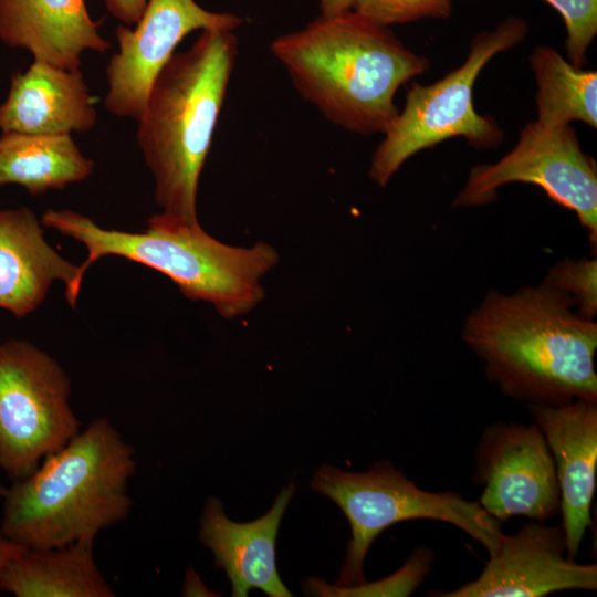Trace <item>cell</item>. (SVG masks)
Wrapping results in <instances>:
<instances>
[{"label":"cell","instance_id":"ac0fdd59","mask_svg":"<svg viewBox=\"0 0 597 597\" xmlns=\"http://www.w3.org/2000/svg\"><path fill=\"white\" fill-rule=\"evenodd\" d=\"M94 541L28 549L0 573V590L15 597H114L94 558Z\"/></svg>","mask_w":597,"mask_h":597},{"label":"cell","instance_id":"cb8c5ba5","mask_svg":"<svg viewBox=\"0 0 597 597\" xmlns=\"http://www.w3.org/2000/svg\"><path fill=\"white\" fill-rule=\"evenodd\" d=\"M562 14L567 38L565 48L574 66L586 63V51L597 33V0H545Z\"/></svg>","mask_w":597,"mask_h":597},{"label":"cell","instance_id":"7c38bea8","mask_svg":"<svg viewBox=\"0 0 597 597\" xmlns=\"http://www.w3.org/2000/svg\"><path fill=\"white\" fill-rule=\"evenodd\" d=\"M597 590V565L567 554L562 523L534 521L503 534L480 576L461 587L429 594L440 597H542L564 590Z\"/></svg>","mask_w":597,"mask_h":597},{"label":"cell","instance_id":"603a6c76","mask_svg":"<svg viewBox=\"0 0 597 597\" xmlns=\"http://www.w3.org/2000/svg\"><path fill=\"white\" fill-rule=\"evenodd\" d=\"M355 12L369 21L388 27L422 18H448L451 0H356Z\"/></svg>","mask_w":597,"mask_h":597},{"label":"cell","instance_id":"484cf974","mask_svg":"<svg viewBox=\"0 0 597 597\" xmlns=\"http://www.w3.org/2000/svg\"><path fill=\"white\" fill-rule=\"evenodd\" d=\"M27 551L28 548L17 544L0 532V573L9 562Z\"/></svg>","mask_w":597,"mask_h":597},{"label":"cell","instance_id":"4fadbf2b","mask_svg":"<svg viewBox=\"0 0 597 597\" xmlns=\"http://www.w3.org/2000/svg\"><path fill=\"white\" fill-rule=\"evenodd\" d=\"M555 463L567 554L574 558L591 526L597 470V400L526 405Z\"/></svg>","mask_w":597,"mask_h":597},{"label":"cell","instance_id":"6da1fadb","mask_svg":"<svg viewBox=\"0 0 597 597\" xmlns=\"http://www.w3.org/2000/svg\"><path fill=\"white\" fill-rule=\"evenodd\" d=\"M462 339L488 379L528 404L597 400V324L572 298L544 283L513 293L490 290L465 318Z\"/></svg>","mask_w":597,"mask_h":597},{"label":"cell","instance_id":"2e32d148","mask_svg":"<svg viewBox=\"0 0 597 597\" xmlns=\"http://www.w3.org/2000/svg\"><path fill=\"white\" fill-rule=\"evenodd\" d=\"M97 119L95 100L83 74L34 59L11 78L0 104L2 133L63 135L91 130Z\"/></svg>","mask_w":597,"mask_h":597},{"label":"cell","instance_id":"5b68a950","mask_svg":"<svg viewBox=\"0 0 597 597\" xmlns=\"http://www.w3.org/2000/svg\"><path fill=\"white\" fill-rule=\"evenodd\" d=\"M41 222L85 245L87 256L78 265L82 280L101 258L122 256L165 274L187 298L211 304L227 320L259 305L264 298L261 280L279 262L269 243L230 245L208 234L199 223L178 221L161 212L148 219L143 232L104 229L72 210L48 209Z\"/></svg>","mask_w":597,"mask_h":597},{"label":"cell","instance_id":"9a60e30c","mask_svg":"<svg viewBox=\"0 0 597 597\" xmlns=\"http://www.w3.org/2000/svg\"><path fill=\"white\" fill-rule=\"evenodd\" d=\"M294 493V484L283 488L266 514L245 523L228 519L222 503L208 498L199 538L213 553L216 567L224 569L233 597H245L251 588L261 589L270 597L292 596L276 570L275 542Z\"/></svg>","mask_w":597,"mask_h":597},{"label":"cell","instance_id":"277c9868","mask_svg":"<svg viewBox=\"0 0 597 597\" xmlns=\"http://www.w3.org/2000/svg\"><path fill=\"white\" fill-rule=\"evenodd\" d=\"M238 55L231 30H202L159 71L138 117L137 143L155 182L161 213L199 223L200 174Z\"/></svg>","mask_w":597,"mask_h":597},{"label":"cell","instance_id":"44dd1931","mask_svg":"<svg viewBox=\"0 0 597 597\" xmlns=\"http://www.w3.org/2000/svg\"><path fill=\"white\" fill-rule=\"evenodd\" d=\"M432 561V552L421 547L412 553L397 573L380 582L341 587L310 578L304 587L305 591L317 596H409L429 574Z\"/></svg>","mask_w":597,"mask_h":597},{"label":"cell","instance_id":"ba28073f","mask_svg":"<svg viewBox=\"0 0 597 597\" xmlns=\"http://www.w3.org/2000/svg\"><path fill=\"white\" fill-rule=\"evenodd\" d=\"M71 380L48 353L23 339L0 343V469L30 475L80 432Z\"/></svg>","mask_w":597,"mask_h":597},{"label":"cell","instance_id":"30bf717a","mask_svg":"<svg viewBox=\"0 0 597 597\" xmlns=\"http://www.w3.org/2000/svg\"><path fill=\"white\" fill-rule=\"evenodd\" d=\"M475 484L481 506L500 522L526 516L545 522L561 506L555 463L535 422H494L484 428L475 449Z\"/></svg>","mask_w":597,"mask_h":597},{"label":"cell","instance_id":"d4e9b609","mask_svg":"<svg viewBox=\"0 0 597 597\" xmlns=\"http://www.w3.org/2000/svg\"><path fill=\"white\" fill-rule=\"evenodd\" d=\"M109 13L127 25H134L139 20L147 0H105Z\"/></svg>","mask_w":597,"mask_h":597},{"label":"cell","instance_id":"ffe728a7","mask_svg":"<svg viewBox=\"0 0 597 597\" xmlns=\"http://www.w3.org/2000/svg\"><path fill=\"white\" fill-rule=\"evenodd\" d=\"M537 94V119L544 127L580 121L597 127V73L568 63L557 51L537 46L530 56Z\"/></svg>","mask_w":597,"mask_h":597},{"label":"cell","instance_id":"e0dca14e","mask_svg":"<svg viewBox=\"0 0 597 597\" xmlns=\"http://www.w3.org/2000/svg\"><path fill=\"white\" fill-rule=\"evenodd\" d=\"M98 25L85 0H0V39L57 67L77 70L83 52L109 50Z\"/></svg>","mask_w":597,"mask_h":597},{"label":"cell","instance_id":"3957f363","mask_svg":"<svg viewBox=\"0 0 597 597\" xmlns=\"http://www.w3.org/2000/svg\"><path fill=\"white\" fill-rule=\"evenodd\" d=\"M135 472L134 448L97 418L6 489L0 532L28 549L94 541L129 515Z\"/></svg>","mask_w":597,"mask_h":597},{"label":"cell","instance_id":"83f0119b","mask_svg":"<svg viewBox=\"0 0 597 597\" xmlns=\"http://www.w3.org/2000/svg\"><path fill=\"white\" fill-rule=\"evenodd\" d=\"M356 0H320L322 15L332 17L353 10Z\"/></svg>","mask_w":597,"mask_h":597},{"label":"cell","instance_id":"5bb4252c","mask_svg":"<svg viewBox=\"0 0 597 597\" xmlns=\"http://www.w3.org/2000/svg\"><path fill=\"white\" fill-rule=\"evenodd\" d=\"M43 227L27 207L0 209V308L18 318L38 308L56 281L64 284L70 306H76L83 281L78 265L45 241Z\"/></svg>","mask_w":597,"mask_h":597},{"label":"cell","instance_id":"8fae6325","mask_svg":"<svg viewBox=\"0 0 597 597\" xmlns=\"http://www.w3.org/2000/svg\"><path fill=\"white\" fill-rule=\"evenodd\" d=\"M241 23L238 15L208 11L195 0H147L135 29L116 27L118 51L106 67V109L138 119L154 80L187 34L206 29L234 31Z\"/></svg>","mask_w":597,"mask_h":597},{"label":"cell","instance_id":"4316f807","mask_svg":"<svg viewBox=\"0 0 597 597\" xmlns=\"http://www.w3.org/2000/svg\"><path fill=\"white\" fill-rule=\"evenodd\" d=\"M184 596H208L209 591L202 584L197 573L189 568L182 588Z\"/></svg>","mask_w":597,"mask_h":597},{"label":"cell","instance_id":"9c48e42d","mask_svg":"<svg viewBox=\"0 0 597 597\" xmlns=\"http://www.w3.org/2000/svg\"><path fill=\"white\" fill-rule=\"evenodd\" d=\"M510 182L536 185L551 200L576 213L596 252V164L582 150L576 132L569 124L548 128L536 121L527 123L511 151L493 164L470 169L452 207L494 202L498 189Z\"/></svg>","mask_w":597,"mask_h":597},{"label":"cell","instance_id":"7402d4cb","mask_svg":"<svg viewBox=\"0 0 597 597\" xmlns=\"http://www.w3.org/2000/svg\"><path fill=\"white\" fill-rule=\"evenodd\" d=\"M542 283L567 294L577 314L595 321L597 315V259L582 256L564 258L546 272Z\"/></svg>","mask_w":597,"mask_h":597},{"label":"cell","instance_id":"7a4b0ae2","mask_svg":"<svg viewBox=\"0 0 597 597\" xmlns=\"http://www.w3.org/2000/svg\"><path fill=\"white\" fill-rule=\"evenodd\" d=\"M301 96L333 124L384 134L398 114V88L429 67L387 28L354 10L321 15L271 42Z\"/></svg>","mask_w":597,"mask_h":597},{"label":"cell","instance_id":"f1b7e54d","mask_svg":"<svg viewBox=\"0 0 597 597\" xmlns=\"http://www.w3.org/2000/svg\"><path fill=\"white\" fill-rule=\"evenodd\" d=\"M4 492H6V488H3L0 483V500L3 498L4 495Z\"/></svg>","mask_w":597,"mask_h":597},{"label":"cell","instance_id":"52a82bcc","mask_svg":"<svg viewBox=\"0 0 597 597\" xmlns=\"http://www.w3.org/2000/svg\"><path fill=\"white\" fill-rule=\"evenodd\" d=\"M526 33L527 25L522 19L510 18L493 31L475 35L461 66L430 85L413 83L404 109L398 112L371 155L370 179L385 187L412 155L452 137L462 136L478 149L496 148L504 134L494 118L475 112L473 85L493 56L517 45Z\"/></svg>","mask_w":597,"mask_h":597},{"label":"cell","instance_id":"8992f818","mask_svg":"<svg viewBox=\"0 0 597 597\" xmlns=\"http://www.w3.org/2000/svg\"><path fill=\"white\" fill-rule=\"evenodd\" d=\"M311 486L329 498L346 516L352 537L335 585L363 584L364 561L376 537L389 526L410 520H436L452 524L493 555L502 535L501 522L478 501L452 491L420 489L389 461H379L364 472L322 465Z\"/></svg>","mask_w":597,"mask_h":597},{"label":"cell","instance_id":"d6986e66","mask_svg":"<svg viewBox=\"0 0 597 597\" xmlns=\"http://www.w3.org/2000/svg\"><path fill=\"white\" fill-rule=\"evenodd\" d=\"M70 134L36 135L2 133L0 137V187L22 186L31 195L82 181L93 172Z\"/></svg>","mask_w":597,"mask_h":597}]
</instances>
